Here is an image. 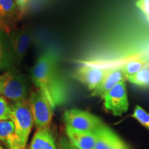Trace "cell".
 Listing matches in <instances>:
<instances>
[{
    "label": "cell",
    "mask_w": 149,
    "mask_h": 149,
    "mask_svg": "<svg viewBox=\"0 0 149 149\" xmlns=\"http://www.w3.org/2000/svg\"><path fill=\"white\" fill-rule=\"evenodd\" d=\"M32 79L55 109L66 102L68 91L57 68L55 52L48 49L41 55L32 70Z\"/></svg>",
    "instance_id": "cell-1"
},
{
    "label": "cell",
    "mask_w": 149,
    "mask_h": 149,
    "mask_svg": "<svg viewBox=\"0 0 149 149\" xmlns=\"http://www.w3.org/2000/svg\"><path fill=\"white\" fill-rule=\"evenodd\" d=\"M10 120L15 126V141L13 149H26L27 141L34 124L29 100L10 105Z\"/></svg>",
    "instance_id": "cell-2"
},
{
    "label": "cell",
    "mask_w": 149,
    "mask_h": 149,
    "mask_svg": "<svg viewBox=\"0 0 149 149\" xmlns=\"http://www.w3.org/2000/svg\"><path fill=\"white\" fill-rule=\"evenodd\" d=\"M29 102L37 129L49 128L55 109L46 97L38 89L31 93Z\"/></svg>",
    "instance_id": "cell-3"
},
{
    "label": "cell",
    "mask_w": 149,
    "mask_h": 149,
    "mask_svg": "<svg viewBox=\"0 0 149 149\" xmlns=\"http://www.w3.org/2000/svg\"><path fill=\"white\" fill-rule=\"evenodd\" d=\"M1 96L14 103L26 101L27 86L23 76L15 71H9L2 76Z\"/></svg>",
    "instance_id": "cell-4"
},
{
    "label": "cell",
    "mask_w": 149,
    "mask_h": 149,
    "mask_svg": "<svg viewBox=\"0 0 149 149\" xmlns=\"http://www.w3.org/2000/svg\"><path fill=\"white\" fill-rule=\"evenodd\" d=\"M66 126L82 131L94 132L104 124L95 115L78 109H70L64 113Z\"/></svg>",
    "instance_id": "cell-5"
},
{
    "label": "cell",
    "mask_w": 149,
    "mask_h": 149,
    "mask_svg": "<svg viewBox=\"0 0 149 149\" xmlns=\"http://www.w3.org/2000/svg\"><path fill=\"white\" fill-rule=\"evenodd\" d=\"M106 110L115 116H121L128 111V100L125 81H121L110 90L104 97Z\"/></svg>",
    "instance_id": "cell-6"
},
{
    "label": "cell",
    "mask_w": 149,
    "mask_h": 149,
    "mask_svg": "<svg viewBox=\"0 0 149 149\" xmlns=\"http://www.w3.org/2000/svg\"><path fill=\"white\" fill-rule=\"evenodd\" d=\"M109 70V68L86 64L76 70L74 77L93 91L100 84Z\"/></svg>",
    "instance_id": "cell-7"
},
{
    "label": "cell",
    "mask_w": 149,
    "mask_h": 149,
    "mask_svg": "<svg viewBox=\"0 0 149 149\" xmlns=\"http://www.w3.org/2000/svg\"><path fill=\"white\" fill-rule=\"evenodd\" d=\"M125 80H126L125 74L120 67L110 68L100 84L93 91L91 95L103 98L104 96L115 85L121 81H125Z\"/></svg>",
    "instance_id": "cell-8"
},
{
    "label": "cell",
    "mask_w": 149,
    "mask_h": 149,
    "mask_svg": "<svg viewBox=\"0 0 149 149\" xmlns=\"http://www.w3.org/2000/svg\"><path fill=\"white\" fill-rule=\"evenodd\" d=\"M67 138L77 149H95V135L93 132L82 131L66 126Z\"/></svg>",
    "instance_id": "cell-9"
},
{
    "label": "cell",
    "mask_w": 149,
    "mask_h": 149,
    "mask_svg": "<svg viewBox=\"0 0 149 149\" xmlns=\"http://www.w3.org/2000/svg\"><path fill=\"white\" fill-rule=\"evenodd\" d=\"M32 40V36L26 31H20L15 33L11 40V47L15 59L22 61L26 54Z\"/></svg>",
    "instance_id": "cell-10"
},
{
    "label": "cell",
    "mask_w": 149,
    "mask_h": 149,
    "mask_svg": "<svg viewBox=\"0 0 149 149\" xmlns=\"http://www.w3.org/2000/svg\"><path fill=\"white\" fill-rule=\"evenodd\" d=\"M95 149H113L120 138L117 134L105 124L95 130Z\"/></svg>",
    "instance_id": "cell-11"
},
{
    "label": "cell",
    "mask_w": 149,
    "mask_h": 149,
    "mask_svg": "<svg viewBox=\"0 0 149 149\" xmlns=\"http://www.w3.org/2000/svg\"><path fill=\"white\" fill-rule=\"evenodd\" d=\"M27 149H57L50 127L37 129Z\"/></svg>",
    "instance_id": "cell-12"
},
{
    "label": "cell",
    "mask_w": 149,
    "mask_h": 149,
    "mask_svg": "<svg viewBox=\"0 0 149 149\" xmlns=\"http://www.w3.org/2000/svg\"><path fill=\"white\" fill-rule=\"evenodd\" d=\"M0 141L8 149H13L15 141V126L12 120L0 121Z\"/></svg>",
    "instance_id": "cell-13"
},
{
    "label": "cell",
    "mask_w": 149,
    "mask_h": 149,
    "mask_svg": "<svg viewBox=\"0 0 149 149\" xmlns=\"http://www.w3.org/2000/svg\"><path fill=\"white\" fill-rule=\"evenodd\" d=\"M149 65V61H147L144 59H132L128 62L118 67L122 69V70L125 74L126 79L130 77H133L137 72L144 68V67Z\"/></svg>",
    "instance_id": "cell-14"
},
{
    "label": "cell",
    "mask_w": 149,
    "mask_h": 149,
    "mask_svg": "<svg viewBox=\"0 0 149 149\" xmlns=\"http://www.w3.org/2000/svg\"><path fill=\"white\" fill-rule=\"evenodd\" d=\"M130 82L141 87L149 86V65L142 68L133 77L128 79Z\"/></svg>",
    "instance_id": "cell-15"
},
{
    "label": "cell",
    "mask_w": 149,
    "mask_h": 149,
    "mask_svg": "<svg viewBox=\"0 0 149 149\" xmlns=\"http://www.w3.org/2000/svg\"><path fill=\"white\" fill-rule=\"evenodd\" d=\"M18 10L15 0H0V11L5 19L13 17Z\"/></svg>",
    "instance_id": "cell-16"
},
{
    "label": "cell",
    "mask_w": 149,
    "mask_h": 149,
    "mask_svg": "<svg viewBox=\"0 0 149 149\" xmlns=\"http://www.w3.org/2000/svg\"><path fill=\"white\" fill-rule=\"evenodd\" d=\"M132 116L138 121L141 125L149 130V113L144 109L139 106H136Z\"/></svg>",
    "instance_id": "cell-17"
},
{
    "label": "cell",
    "mask_w": 149,
    "mask_h": 149,
    "mask_svg": "<svg viewBox=\"0 0 149 149\" xmlns=\"http://www.w3.org/2000/svg\"><path fill=\"white\" fill-rule=\"evenodd\" d=\"M11 117V108L6 99L0 95V121L9 120Z\"/></svg>",
    "instance_id": "cell-18"
},
{
    "label": "cell",
    "mask_w": 149,
    "mask_h": 149,
    "mask_svg": "<svg viewBox=\"0 0 149 149\" xmlns=\"http://www.w3.org/2000/svg\"><path fill=\"white\" fill-rule=\"evenodd\" d=\"M136 5L144 14L149 22V0H138Z\"/></svg>",
    "instance_id": "cell-19"
},
{
    "label": "cell",
    "mask_w": 149,
    "mask_h": 149,
    "mask_svg": "<svg viewBox=\"0 0 149 149\" xmlns=\"http://www.w3.org/2000/svg\"><path fill=\"white\" fill-rule=\"evenodd\" d=\"M17 6L18 10L21 15H24L27 12L29 4L31 0H15Z\"/></svg>",
    "instance_id": "cell-20"
},
{
    "label": "cell",
    "mask_w": 149,
    "mask_h": 149,
    "mask_svg": "<svg viewBox=\"0 0 149 149\" xmlns=\"http://www.w3.org/2000/svg\"><path fill=\"white\" fill-rule=\"evenodd\" d=\"M59 148L60 149H77L71 144L67 137H62L59 139Z\"/></svg>",
    "instance_id": "cell-21"
},
{
    "label": "cell",
    "mask_w": 149,
    "mask_h": 149,
    "mask_svg": "<svg viewBox=\"0 0 149 149\" xmlns=\"http://www.w3.org/2000/svg\"><path fill=\"white\" fill-rule=\"evenodd\" d=\"M6 61V59L5 57V52L3 51L2 44L0 40V68L5 66Z\"/></svg>",
    "instance_id": "cell-22"
},
{
    "label": "cell",
    "mask_w": 149,
    "mask_h": 149,
    "mask_svg": "<svg viewBox=\"0 0 149 149\" xmlns=\"http://www.w3.org/2000/svg\"><path fill=\"white\" fill-rule=\"evenodd\" d=\"M113 149H130V148L128 146V144H126L124 141H123L120 139V140L117 141V144L115 145Z\"/></svg>",
    "instance_id": "cell-23"
},
{
    "label": "cell",
    "mask_w": 149,
    "mask_h": 149,
    "mask_svg": "<svg viewBox=\"0 0 149 149\" xmlns=\"http://www.w3.org/2000/svg\"><path fill=\"white\" fill-rule=\"evenodd\" d=\"M0 30H3V31H6V33H8V27L7 24H6L4 18L3 17L2 15H1V11H0Z\"/></svg>",
    "instance_id": "cell-24"
},
{
    "label": "cell",
    "mask_w": 149,
    "mask_h": 149,
    "mask_svg": "<svg viewBox=\"0 0 149 149\" xmlns=\"http://www.w3.org/2000/svg\"><path fill=\"white\" fill-rule=\"evenodd\" d=\"M2 88H3V80H2V77H1V79L0 80V95L1 94Z\"/></svg>",
    "instance_id": "cell-25"
},
{
    "label": "cell",
    "mask_w": 149,
    "mask_h": 149,
    "mask_svg": "<svg viewBox=\"0 0 149 149\" xmlns=\"http://www.w3.org/2000/svg\"><path fill=\"white\" fill-rule=\"evenodd\" d=\"M0 149H3V147H2V146H1V145H0Z\"/></svg>",
    "instance_id": "cell-26"
},
{
    "label": "cell",
    "mask_w": 149,
    "mask_h": 149,
    "mask_svg": "<svg viewBox=\"0 0 149 149\" xmlns=\"http://www.w3.org/2000/svg\"><path fill=\"white\" fill-rule=\"evenodd\" d=\"M1 76H0V80H1Z\"/></svg>",
    "instance_id": "cell-27"
}]
</instances>
